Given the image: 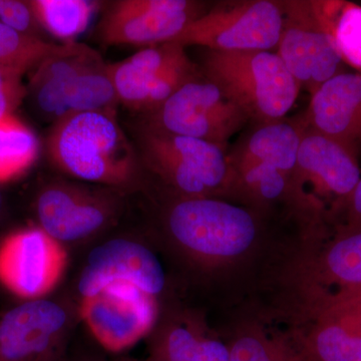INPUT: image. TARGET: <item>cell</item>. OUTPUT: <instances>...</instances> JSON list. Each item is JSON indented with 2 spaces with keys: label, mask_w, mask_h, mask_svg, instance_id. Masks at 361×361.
<instances>
[{
  "label": "cell",
  "mask_w": 361,
  "mask_h": 361,
  "mask_svg": "<svg viewBox=\"0 0 361 361\" xmlns=\"http://www.w3.org/2000/svg\"><path fill=\"white\" fill-rule=\"evenodd\" d=\"M357 151L361 144V75L338 73L311 96L306 127Z\"/></svg>",
  "instance_id": "17"
},
{
  "label": "cell",
  "mask_w": 361,
  "mask_h": 361,
  "mask_svg": "<svg viewBox=\"0 0 361 361\" xmlns=\"http://www.w3.org/2000/svg\"><path fill=\"white\" fill-rule=\"evenodd\" d=\"M201 71L249 120L261 126L282 121L300 90L276 52L207 49Z\"/></svg>",
  "instance_id": "2"
},
{
  "label": "cell",
  "mask_w": 361,
  "mask_h": 361,
  "mask_svg": "<svg viewBox=\"0 0 361 361\" xmlns=\"http://www.w3.org/2000/svg\"><path fill=\"white\" fill-rule=\"evenodd\" d=\"M115 210L113 196L68 183L49 185L37 201L40 228L61 243L96 234L110 222Z\"/></svg>",
  "instance_id": "13"
},
{
  "label": "cell",
  "mask_w": 361,
  "mask_h": 361,
  "mask_svg": "<svg viewBox=\"0 0 361 361\" xmlns=\"http://www.w3.org/2000/svg\"><path fill=\"white\" fill-rule=\"evenodd\" d=\"M47 153L61 172L85 182L126 188L139 178V153L118 125L116 111L59 118L47 135Z\"/></svg>",
  "instance_id": "1"
},
{
  "label": "cell",
  "mask_w": 361,
  "mask_h": 361,
  "mask_svg": "<svg viewBox=\"0 0 361 361\" xmlns=\"http://www.w3.org/2000/svg\"><path fill=\"white\" fill-rule=\"evenodd\" d=\"M0 23L16 32L37 37L39 25L30 2L18 0H0Z\"/></svg>",
  "instance_id": "25"
},
{
  "label": "cell",
  "mask_w": 361,
  "mask_h": 361,
  "mask_svg": "<svg viewBox=\"0 0 361 361\" xmlns=\"http://www.w3.org/2000/svg\"><path fill=\"white\" fill-rule=\"evenodd\" d=\"M283 2L250 0L215 7L190 23L173 42L208 51H267L279 44Z\"/></svg>",
  "instance_id": "4"
},
{
  "label": "cell",
  "mask_w": 361,
  "mask_h": 361,
  "mask_svg": "<svg viewBox=\"0 0 361 361\" xmlns=\"http://www.w3.org/2000/svg\"><path fill=\"white\" fill-rule=\"evenodd\" d=\"M39 153V139L27 126L13 115L0 120V183L25 173Z\"/></svg>",
  "instance_id": "21"
},
{
  "label": "cell",
  "mask_w": 361,
  "mask_h": 361,
  "mask_svg": "<svg viewBox=\"0 0 361 361\" xmlns=\"http://www.w3.org/2000/svg\"><path fill=\"white\" fill-rule=\"evenodd\" d=\"M168 226L190 251L210 257H232L245 252L256 236L250 213L209 198H186L170 211Z\"/></svg>",
  "instance_id": "7"
},
{
  "label": "cell",
  "mask_w": 361,
  "mask_h": 361,
  "mask_svg": "<svg viewBox=\"0 0 361 361\" xmlns=\"http://www.w3.org/2000/svg\"><path fill=\"white\" fill-rule=\"evenodd\" d=\"M21 77L20 73L0 66V92L25 87L21 85Z\"/></svg>",
  "instance_id": "29"
},
{
  "label": "cell",
  "mask_w": 361,
  "mask_h": 361,
  "mask_svg": "<svg viewBox=\"0 0 361 361\" xmlns=\"http://www.w3.org/2000/svg\"><path fill=\"white\" fill-rule=\"evenodd\" d=\"M139 146L145 164L188 198H206L231 177L225 149L211 142L144 126Z\"/></svg>",
  "instance_id": "3"
},
{
  "label": "cell",
  "mask_w": 361,
  "mask_h": 361,
  "mask_svg": "<svg viewBox=\"0 0 361 361\" xmlns=\"http://www.w3.org/2000/svg\"><path fill=\"white\" fill-rule=\"evenodd\" d=\"M202 13L189 0H118L104 13L99 35L106 44L145 49L173 42Z\"/></svg>",
  "instance_id": "11"
},
{
  "label": "cell",
  "mask_w": 361,
  "mask_h": 361,
  "mask_svg": "<svg viewBox=\"0 0 361 361\" xmlns=\"http://www.w3.org/2000/svg\"><path fill=\"white\" fill-rule=\"evenodd\" d=\"M324 267L329 281L346 289L342 297L361 294V228L348 230L332 244Z\"/></svg>",
  "instance_id": "23"
},
{
  "label": "cell",
  "mask_w": 361,
  "mask_h": 361,
  "mask_svg": "<svg viewBox=\"0 0 361 361\" xmlns=\"http://www.w3.org/2000/svg\"><path fill=\"white\" fill-rule=\"evenodd\" d=\"M25 92V87L0 92V120L6 118V116L11 115V111L20 104Z\"/></svg>",
  "instance_id": "28"
},
{
  "label": "cell",
  "mask_w": 361,
  "mask_h": 361,
  "mask_svg": "<svg viewBox=\"0 0 361 361\" xmlns=\"http://www.w3.org/2000/svg\"><path fill=\"white\" fill-rule=\"evenodd\" d=\"M66 263L63 243L42 228L20 230L0 245V281L16 295L35 300L56 288Z\"/></svg>",
  "instance_id": "12"
},
{
  "label": "cell",
  "mask_w": 361,
  "mask_h": 361,
  "mask_svg": "<svg viewBox=\"0 0 361 361\" xmlns=\"http://www.w3.org/2000/svg\"><path fill=\"white\" fill-rule=\"evenodd\" d=\"M71 44H51L40 37L16 32L0 23V66L21 75L37 68L49 56L68 51Z\"/></svg>",
  "instance_id": "22"
},
{
  "label": "cell",
  "mask_w": 361,
  "mask_h": 361,
  "mask_svg": "<svg viewBox=\"0 0 361 361\" xmlns=\"http://www.w3.org/2000/svg\"><path fill=\"white\" fill-rule=\"evenodd\" d=\"M30 4L39 25L65 44L77 42L101 6L87 0H35Z\"/></svg>",
  "instance_id": "20"
},
{
  "label": "cell",
  "mask_w": 361,
  "mask_h": 361,
  "mask_svg": "<svg viewBox=\"0 0 361 361\" xmlns=\"http://www.w3.org/2000/svg\"><path fill=\"white\" fill-rule=\"evenodd\" d=\"M178 42L145 47L109 65L118 103L151 114L188 82L200 78L199 70Z\"/></svg>",
  "instance_id": "5"
},
{
  "label": "cell",
  "mask_w": 361,
  "mask_h": 361,
  "mask_svg": "<svg viewBox=\"0 0 361 361\" xmlns=\"http://www.w3.org/2000/svg\"><path fill=\"white\" fill-rule=\"evenodd\" d=\"M311 2L344 65L361 75V6L343 0Z\"/></svg>",
  "instance_id": "19"
},
{
  "label": "cell",
  "mask_w": 361,
  "mask_h": 361,
  "mask_svg": "<svg viewBox=\"0 0 361 361\" xmlns=\"http://www.w3.org/2000/svg\"><path fill=\"white\" fill-rule=\"evenodd\" d=\"M310 361H361V294L339 298L322 316L308 346Z\"/></svg>",
  "instance_id": "18"
},
{
  "label": "cell",
  "mask_w": 361,
  "mask_h": 361,
  "mask_svg": "<svg viewBox=\"0 0 361 361\" xmlns=\"http://www.w3.org/2000/svg\"><path fill=\"white\" fill-rule=\"evenodd\" d=\"M249 118L206 78L188 82L160 108L148 114L147 127L193 137L225 149Z\"/></svg>",
  "instance_id": "6"
},
{
  "label": "cell",
  "mask_w": 361,
  "mask_h": 361,
  "mask_svg": "<svg viewBox=\"0 0 361 361\" xmlns=\"http://www.w3.org/2000/svg\"><path fill=\"white\" fill-rule=\"evenodd\" d=\"M300 140L301 127L289 123L260 126L228 156L231 176L263 200L279 198L293 176Z\"/></svg>",
  "instance_id": "8"
},
{
  "label": "cell",
  "mask_w": 361,
  "mask_h": 361,
  "mask_svg": "<svg viewBox=\"0 0 361 361\" xmlns=\"http://www.w3.org/2000/svg\"><path fill=\"white\" fill-rule=\"evenodd\" d=\"M357 151L308 128H301L293 176L301 187L310 184L319 196L348 206L361 178Z\"/></svg>",
  "instance_id": "15"
},
{
  "label": "cell",
  "mask_w": 361,
  "mask_h": 361,
  "mask_svg": "<svg viewBox=\"0 0 361 361\" xmlns=\"http://www.w3.org/2000/svg\"><path fill=\"white\" fill-rule=\"evenodd\" d=\"M0 207H1V194H0Z\"/></svg>",
  "instance_id": "30"
},
{
  "label": "cell",
  "mask_w": 361,
  "mask_h": 361,
  "mask_svg": "<svg viewBox=\"0 0 361 361\" xmlns=\"http://www.w3.org/2000/svg\"><path fill=\"white\" fill-rule=\"evenodd\" d=\"M284 26L276 54L311 96L343 70V61L311 1L283 2Z\"/></svg>",
  "instance_id": "9"
},
{
  "label": "cell",
  "mask_w": 361,
  "mask_h": 361,
  "mask_svg": "<svg viewBox=\"0 0 361 361\" xmlns=\"http://www.w3.org/2000/svg\"><path fill=\"white\" fill-rule=\"evenodd\" d=\"M115 281L130 282L155 296L165 287L166 277L153 252L137 242L118 238L90 252L80 276L78 291L82 297L94 295Z\"/></svg>",
  "instance_id": "16"
},
{
  "label": "cell",
  "mask_w": 361,
  "mask_h": 361,
  "mask_svg": "<svg viewBox=\"0 0 361 361\" xmlns=\"http://www.w3.org/2000/svg\"><path fill=\"white\" fill-rule=\"evenodd\" d=\"M80 316L97 342L111 353L132 348L147 336L156 319L154 296L127 281L106 285L82 297Z\"/></svg>",
  "instance_id": "10"
},
{
  "label": "cell",
  "mask_w": 361,
  "mask_h": 361,
  "mask_svg": "<svg viewBox=\"0 0 361 361\" xmlns=\"http://www.w3.org/2000/svg\"><path fill=\"white\" fill-rule=\"evenodd\" d=\"M349 229L361 228V178L349 199L348 206Z\"/></svg>",
  "instance_id": "27"
},
{
  "label": "cell",
  "mask_w": 361,
  "mask_h": 361,
  "mask_svg": "<svg viewBox=\"0 0 361 361\" xmlns=\"http://www.w3.org/2000/svg\"><path fill=\"white\" fill-rule=\"evenodd\" d=\"M229 350L230 361H296L284 357L262 339L252 336L240 337Z\"/></svg>",
  "instance_id": "26"
},
{
  "label": "cell",
  "mask_w": 361,
  "mask_h": 361,
  "mask_svg": "<svg viewBox=\"0 0 361 361\" xmlns=\"http://www.w3.org/2000/svg\"><path fill=\"white\" fill-rule=\"evenodd\" d=\"M156 361H203V339L189 329H173Z\"/></svg>",
  "instance_id": "24"
},
{
  "label": "cell",
  "mask_w": 361,
  "mask_h": 361,
  "mask_svg": "<svg viewBox=\"0 0 361 361\" xmlns=\"http://www.w3.org/2000/svg\"><path fill=\"white\" fill-rule=\"evenodd\" d=\"M66 324V310L52 301L16 306L0 322V361H56Z\"/></svg>",
  "instance_id": "14"
}]
</instances>
